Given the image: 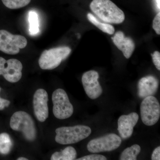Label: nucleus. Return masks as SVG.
I'll return each instance as SVG.
<instances>
[{"instance_id":"22","label":"nucleus","mask_w":160,"mask_h":160,"mask_svg":"<svg viewBox=\"0 0 160 160\" xmlns=\"http://www.w3.org/2000/svg\"><path fill=\"white\" fill-rule=\"evenodd\" d=\"M152 28L158 35L160 34V12L157 14L153 19Z\"/></svg>"},{"instance_id":"6","label":"nucleus","mask_w":160,"mask_h":160,"mask_svg":"<svg viewBox=\"0 0 160 160\" xmlns=\"http://www.w3.org/2000/svg\"><path fill=\"white\" fill-rule=\"evenodd\" d=\"M53 113L57 118L66 119L70 118L73 112V107L65 90L58 89L52 94Z\"/></svg>"},{"instance_id":"26","label":"nucleus","mask_w":160,"mask_h":160,"mask_svg":"<svg viewBox=\"0 0 160 160\" xmlns=\"http://www.w3.org/2000/svg\"><path fill=\"white\" fill-rule=\"evenodd\" d=\"M160 0H154L155 5H156L158 10L160 11Z\"/></svg>"},{"instance_id":"9","label":"nucleus","mask_w":160,"mask_h":160,"mask_svg":"<svg viewBox=\"0 0 160 160\" xmlns=\"http://www.w3.org/2000/svg\"><path fill=\"white\" fill-rule=\"evenodd\" d=\"M22 64L16 59L6 60L0 57V75H2L8 82H17L22 77Z\"/></svg>"},{"instance_id":"4","label":"nucleus","mask_w":160,"mask_h":160,"mask_svg":"<svg viewBox=\"0 0 160 160\" xmlns=\"http://www.w3.org/2000/svg\"><path fill=\"white\" fill-rule=\"evenodd\" d=\"M71 49L67 46L52 48L43 52L39 59L40 68L44 70H52L59 66L70 54Z\"/></svg>"},{"instance_id":"15","label":"nucleus","mask_w":160,"mask_h":160,"mask_svg":"<svg viewBox=\"0 0 160 160\" xmlns=\"http://www.w3.org/2000/svg\"><path fill=\"white\" fill-rule=\"evenodd\" d=\"M77 157V152L72 146H68L61 152H56L52 155L51 160H73Z\"/></svg>"},{"instance_id":"13","label":"nucleus","mask_w":160,"mask_h":160,"mask_svg":"<svg viewBox=\"0 0 160 160\" xmlns=\"http://www.w3.org/2000/svg\"><path fill=\"white\" fill-rule=\"evenodd\" d=\"M158 81L153 76L142 78L138 83V94L143 98L152 96L158 91Z\"/></svg>"},{"instance_id":"7","label":"nucleus","mask_w":160,"mask_h":160,"mask_svg":"<svg viewBox=\"0 0 160 160\" xmlns=\"http://www.w3.org/2000/svg\"><path fill=\"white\" fill-rule=\"evenodd\" d=\"M140 111L143 123L147 126H153L159 119L160 103L154 97H147L141 103Z\"/></svg>"},{"instance_id":"1","label":"nucleus","mask_w":160,"mask_h":160,"mask_svg":"<svg viewBox=\"0 0 160 160\" xmlns=\"http://www.w3.org/2000/svg\"><path fill=\"white\" fill-rule=\"evenodd\" d=\"M90 8L98 18L107 23L120 24L125 19L122 10L110 0H93Z\"/></svg>"},{"instance_id":"11","label":"nucleus","mask_w":160,"mask_h":160,"mask_svg":"<svg viewBox=\"0 0 160 160\" xmlns=\"http://www.w3.org/2000/svg\"><path fill=\"white\" fill-rule=\"evenodd\" d=\"M48 102V93L45 89H40L36 91L33 96V110L36 117L42 122L49 116Z\"/></svg>"},{"instance_id":"23","label":"nucleus","mask_w":160,"mask_h":160,"mask_svg":"<svg viewBox=\"0 0 160 160\" xmlns=\"http://www.w3.org/2000/svg\"><path fill=\"white\" fill-rule=\"evenodd\" d=\"M152 61L157 69L160 70V53L159 52L155 51L153 54H151Z\"/></svg>"},{"instance_id":"14","label":"nucleus","mask_w":160,"mask_h":160,"mask_svg":"<svg viewBox=\"0 0 160 160\" xmlns=\"http://www.w3.org/2000/svg\"><path fill=\"white\" fill-rule=\"evenodd\" d=\"M112 39L118 49L122 52L126 58H130L135 49L134 42L131 38L125 37L122 32L118 31Z\"/></svg>"},{"instance_id":"10","label":"nucleus","mask_w":160,"mask_h":160,"mask_svg":"<svg viewBox=\"0 0 160 160\" xmlns=\"http://www.w3.org/2000/svg\"><path fill=\"white\" fill-rule=\"evenodd\" d=\"M97 72L90 70L86 72L82 77V83L86 94L91 99L99 97L102 93V86L99 83Z\"/></svg>"},{"instance_id":"24","label":"nucleus","mask_w":160,"mask_h":160,"mask_svg":"<svg viewBox=\"0 0 160 160\" xmlns=\"http://www.w3.org/2000/svg\"><path fill=\"white\" fill-rule=\"evenodd\" d=\"M1 88L0 87V92ZM10 102L9 100L5 99L0 97V110H3L5 109V107H8L10 104Z\"/></svg>"},{"instance_id":"27","label":"nucleus","mask_w":160,"mask_h":160,"mask_svg":"<svg viewBox=\"0 0 160 160\" xmlns=\"http://www.w3.org/2000/svg\"><path fill=\"white\" fill-rule=\"evenodd\" d=\"M18 160H28V159L26 158L21 157L19 158H18L17 159Z\"/></svg>"},{"instance_id":"8","label":"nucleus","mask_w":160,"mask_h":160,"mask_svg":"<svg viewBox=\"0 0 160 160\" xmlns=\"http://www.w3.org/2000/svg\"><path fill=\"white\" fill-rule=\"evenodd\" d=\"M122 143V139L114 133H110L91 140L87 148L92 153L112 151L118 149Z\"/></svg>"},{"instance_id":"17","label":"nucleus","mask_w":160,"mask_h":160,"mask_svg":"<svg viewBox=\"0 0 160 160\" xmlns=\"http://www.w3.org/2000/svg\"><path fill=\"white\" fill-rule=\"evenodd\" d=\"M141 148L137 144L132 145L131 147L125 149L120 156L121 160H136L139 153L141 152Z\"/></svg>"},{"instance_id":"12","label":"nucleus","mask_w":160,"mask_h":160,"mask_svg":"<svg viewBox=\"0 0 160 160\" xmlns=\"http://www.w3.org/2000/svg\"><path fill=\"white\" fill-rule=\"evenodd\" d=\"M139 116L136 112L123 115L118 120V130L121 137L124 139L131 136L133 128L138 121Z\"/></svg>"},{"instance_id":"16","label":"nucleus","mask_w":160,"mask_h":160,"mask_svg":"<svg viewBox=\"0 0 160 160\" xmlns=\"http://www.w3.org/2000/svg\"><path fill=\"white\" fill-rule=\"evenodd\" d=\"M87 18L90 22L97 27L103 32L110 35L113 34L114 33V27L110 25L109 23L101 22L95 17L90 13L87 14Z\"/></svg>"},{"instance_id":"3","label":"nucleus","mask_w":160,"mask_h":160,"mask_svg":"<svg viewBox=\"0 0 160 160\" xmlns=\"http://www.w3.org/2000/svg\"><path fill=\"white\" fill-rule=\"evenodd\" d=\"M10 126L12 130L22 132L27 141L32 142L36 138L37 130L34 121L26 112H14L10 119Z\"/></svg>"},{"instance_id":"25","label":"nucleus","mask_w":160,"mask_h":160,"mask_svg":"<svg viewBox=\"0 0 160 160\" xmlns=\"http://www.w3.org/2000/svg\"><path fill=\"white\" fill-rule=\"evenodd\" d=\"M151 159L152 160H160V147L158 146L154 149L152 155Z\"/></svg>"},{"instance_id":"19","label":"nucleus","mask_w":160,"mask_h":160,"mask_svg":"<svg viewBox=\"0 0 160 160\" xmlns=\"http://www.w3.org/2000/svg\"><path fill=\"white\" fill-rule=\"evenodd\" d=\"M29 31L32 35L37 34L39 31V21L38 14L34 11L29 12Z\"/></svg>"},{"instance_id":"20","label":"nucleus","mask_w":160,"mask_h":160,"mask_svg":"<svg viewBox=\"0 0 160 160\" xmlns=\"http://www.w3.org/2000/svg\"><path fill=\"white\" fill-rule=\"evenodd\" d=\"M7 8L9 9H15L23 8L27 6L31 0H2Z\"/></svg>"},{"instance_id":"2","label":"nucleus","mask_w":160,"mask_h":160,"mask_svg":"<svg viewBox=\"0 0 160 160\" xmlns=\"http://www.w3.org/2000/svg\"><path fill=\"white\" fill-rule=\"evenodd\" d=\"M55 140L62 145H68L78 142L88 137L91 133L89 126L77 125L69 127H62L56 129Z\"/></svg>"},{"instance_id":"18","label":"nucleus","mask_w":160,"mask_h":160,"mask_svg":"<svg viewBox=\"0 0 160 160\" xmlns=\"http://www.w3.org/2000/svg\"><path fill=\"white\" fill-rule=\"evenodd\" d=\"M12 147V142L8 133L4 132L0 134V153L8 154Z\"/></svg>"},{"instance_id":"21","label":"nucleus","mask_w":160,"mask_h":160,"mask_svg":"<svg viewBox=\"0 0 160 160\" xmlns=\"http://www.w3.org/2000/svg\"><path fill=\"white\" fill-rule=\"evenodd\" d=\"M78 160H106L107 158L104 156L100 154H91L86 156L78 159Z\"/></svg>"},{"instance_id":"5","label":"nucleus","mask_w":160,"mask_h":160,"mask_svg":"<svg viewBox=\"0 0 160 160\" xmlns=\"http://www.w3.org/2000/svg\"><path fill=\"white\" fill-rule=\"evenodd\" d=\"M27 45L26 38L21 35H14L4 30H0V51L6 54H17L20 49Z\"/></svg>"}]
</instances>
